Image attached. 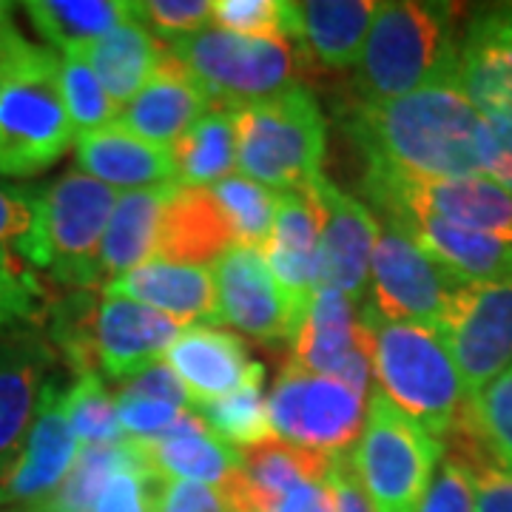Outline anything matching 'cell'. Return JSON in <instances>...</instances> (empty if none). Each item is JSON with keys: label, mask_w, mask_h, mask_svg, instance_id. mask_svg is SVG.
I'll use <instances>...</instances> for the list:
<instances>
[{"label": "cell", "mask_w": 512, "mask_h": 512, "mask_svg": "<svg viewBox=\"0 0 512 512\" xmlns=\"http://www.w3.org/2000/svg\"><path fill=\"white\" fill-rule=\"evenodd\" d=\"M208 111V97L194 83V77L165 52L157 72L134 94V100L120 109L114 123L146 143L171 148Z\"/></svg>", "instance_id": "603a6c76"}, {"label": "cell", "mask_w": 512, "mask_h": 512, "mask_svg": "<svg viewBox=\"0 0 512 512\" xmlns=\"http://www.w3.org/2000/svg\"><path fill=\"white\" fill-rule=\"evenodd\" d=\"M308 188L322 208L319 288L345 293L356 305L367 291L370 259L382 234V225L365 202L345 194L325 177H319Z\"/></svg>", "instance_id": "2e32d148"}, {"label": "cell", "mask_w": 512, "mask_h": 512, "mask_svg": "<svg viewBox=\"0 0 512 512\" xmlns=\"http://www.w3.org/2000/svg\"><path fill=\"white\" fill-rule=\"evenodd\" d=\"M165 52L168 49H163L137 18L126 20L103 37L74 49V55H80L92 66V72L97 74L117 109L128 106L134 94L146 86L148 77L163 63Z\"/></svg>", "instance_id": "f1b7e54d"}, {"label": "cell", "mask_w": 512, "mask_h": 512, "mask_svg": "<svg viewBox=\"0 0 512 512\" xmlns=\"http://www.w3.org/2000/svg\"><path fill=\"white\" fill-rule=\"evenodd\" d=\"M134 441V439H131ZM137 447V441H134ZM160 478L146 464V458L137 447V456L117 467L106 487L100 490L92 512H154V495Z\"/></svg>", "instance_id": "f35d334b"}, {"label": "cell", "mask_w": 512, "mask_h": 512, "mask_svg": "<svg viewBox=\"0 0 512 512\" xmlns=\"http://www.w3.org/2000/svg\"><path fill=\"white\" fill-rule=\"evenodd\" d=\"M66 416L80 447H100L126 439L114 396L106 390L100 373H80L66 390Z\"/></svg>", "instance_id": "e575fe53"}, {"label": "cell", "mask_w": 512, "mask_h": 512, "mask_svg": "<svg viewBox=\"0 0 512 512\" xmlns=\"http://www.w3.org/2000/svg\"><path fill=\"white\" fill-rule=\"evenodd\" d=\"M20 9L60 52H74L134 18V3L123 0H29Z\"/></svg>", "instance_id": "4dcf8cb0"}, {"label": "cell", "mask_w": 512, "mask_h": 512, "mask_svg": "<svg viewBox=\"0 0 512 512\" xmlns=\"http://www.w3.org/2000/svg\"><path fill=\"white\" fill-rule=\"evenodd\" d=\"M365 194L382 217H430L512 245V194L481 174L450 180H413L365 168Z\"/></svg>", "instance_id": "9c48e42d"}, {"label": "cell", "mask_w": 512, "mask_h": 512, "mask_svg": "<svg viewBox=\"0 0 512 512\" xmlns=\"http://www.w3.org/2000/svg\"><path fill=\"white\" fill-rule=\"evenodd\" d=\"M55 362V345L32 322L0 328V478L18 461Z\"/></svg>", "instance_id": "4fadbf2b"}, {"label": "cell", "mask_w": 512, "mask_h": 512, "mask_svg": "<svg viewBox=\"0 0 512 512\" xmlns=\"http://www.w3.org/2000/svg\"><path fill=\"white\" fill-rule=\"evenodd\" d=\"M461 282L404 231L384 222L370 259V308L387 322L441 328Z\"/></svg>", "instance_id": "8fae6325"}, {"label": "cell", "mask_w": 512, "mask_h": 512, "mask_svg": "<svg viewBox=\"0 0 512 512\" xmlns=\"http://www.w3.org/2000/svg\"><path fill=\"white\" fill-rule=\"evenodd\" d=\"M419 512H476L473 473L464 458L456 453L441 458Z\"/></svg>", "instance_id": "7bdbcfd3"}, {"label": "cell", "mask_w": 512, "mask_h": 512, "mask_svg": "<svg viewBox=\"0 0 512 512\" xmlns=\"http://www.w3.org/2000/svg\"><path fill=\"white\" fill-rule=\"evenodd\" d=\"M353 302L333 288H319L313 293L308 316L293 339V365L313 376L342 379L350 356L356 350V316Z\"/></svg>", "instance_id": "f546056e"}, {"label": "cell", "mask_w": 512, "mask_h": 512, "mask_svg": "<svg viewBox=\"0 0 512 512\" xmlns=\"http://www.w3.org/2000/svg\"><path fill=\"white\" fill-rule=\"evenodd\" d=\"M123 390L128 393H137V396H148V399H163V402L177 404V407H194L185 387L180 384V379L171 373V367L160 362V365H151L143 373L131 376Z\"/></svg>", "instance_id": "c3c4849f"}, {"label": "cell", "mask_w": 512, "mask_h": 512, "mask_svg": "<svg viewBox=\"0 0 512 512\" xmlns=\"http://www.w3.org/2000/svg\"><path fill=\"white\" fill-rule=\"evenodd\" d=\"M80 444L66 416V390L52 379L40 393L35 421L18 461L0 478V512L23 510L49 498L69 476Z\"/></svg>", "instance_id": "5bb4252c"}, {"label": "cell", "mask_w": 512, "mask_h": 512, "mask_svg": "<svg viewBox=\"0 0 512 512\" xmlns=\"http://www.w3.org/2000/svg\"><path fill=\"white\" fill-rule=\"evenodd\" d=\"M177 185L180 183L140 188V191H128L117 197L103 242H100V262H97L100 291L117 276L146 265L148 259H157L160 222Z\"/></svg>", "instance_id": "83f0119b"}, {"label": "cell", "mask_w": 512, "mask_h": 512, "mask_svg": "<svg viewBox=\"0 0 512 512\" xmlns=\"http://www.w3.org/2000/svg\"><path fill=\"white\" fill-rule=\"evenodd\" d=\"M37 191L0 183V251L18 248L35 222Z\"/></svg>", "instance_id": "7dc6e473"}, {"label": "cell", "mask_w": 512, "mask_h": 512, "mask_svg": "<svg viewBox=\"0 0 512 512\" xmlns=\"http://www.w3.org/2000/svg\"><path fill=\"white\" fill-rule=\"evenodd\" d=\"M117 202V191L83 171H69L37 188L35 222L18 251L26 265L40 268L72 291L100 288V242Z\"/></svg>", "instance_id": "5b68a950"}, {"label": "cell", "mask_w": 512, "mask_h": 512, "mask_svg": "<svg viewBox=\"0 0 512 512\" xmlns=\"http://www.w3.org/2000/svg\"><path fill=\"white\" fill-rule=\"evenodd\" d=\"M328 487L333 493V501H336V512H373L370 504H367L365 493H362V487H359V481H356L350 453L348 456L330 458Z\"/></svg>", "instance_id": "f907efd6"}, {"label": "cell", "mask_w": 512, "mask_h": 512, "mask_svg": "<svg viewBox=\"0 0 512 512\" xmlns=\"http://www.w3.org/2000/svg\"><path fill=\"white\" fill-rule=\"evenodd\" d=\"M12 9H15L12 3H6V0H0V32H3V26H6V23L12 20Z\"/></svg>", "instance_id": "816d5d0a"}, {"label": "cell", "mask_w": 512, "mask_h": 512, "mask_svg": "<svg viewBox=\"0 0 512 512\" xmlns=\"http://www.w3.org/2000/svg\"><path fill=\"white\" fill-rule=\"evenodd\" d=\"M387 225L404 231L430 256H436L450 274L476 285V282H512V245L476 231H464L430 217L390 214Z\"/></svg>", "instance_id": "4316f807"}, {"label": "cell", "mask_w": 512, "mask_h": 512, "mask_svg": "<svg viewBox=\"0 0 512 512\" xmlns=\"http://www.w3.org/2000/svg\"><path fill=\"white\" fill-rule=\"evenodd\" d=\"M74 146L55 49L0 32V177H35Z\"/></svg>", "instance_id": "7a4b0ae2"}, {"label": "cell", "mask_w": 512, "mask_h": 512, "mask_svg": "<svg viewBox=\"0 0 512 512\" xmlns=\"http://www.w3.org/2000/svg\"><path fill=\"white\" fill-rule=\"evenodd\" d=\"M319 245H322V208L311 194V188L276 194L274 234L262 248V256L282 291L296 328H302L313 293L319 291V279H322Z\"/></svg>", "instance_id": "9a60e30c"}, {"label": "cell", "mask_w": 512, "mask_h": 512, "mask_svg": "<svg viewBox=\"0 0 512 512\" xmlns=\"http://www.w3.org/2000/svg\"><path fill=\"white\" fill-rule=\"evenodd\" d=\"M478 165L481 177L512 194V123L481 114L478 123Z\"/></svg>", "instance_id": "f6af8a7d"}, {"label": "cell", "mask_w": 512, "mask_h": 512, "mask_svg": "<svg viewBox=\"0 0 512 512\" xmlns=\"http://www.w3.org/2000/svg\"><path fill=\"white\" fill-rule=\"evenodd\" d=\"M265 512H336V501L330 493L328 478H311L276 498Z\"/></svg>", "instance_id": "681fc988"}, {"label": "cell", "mask_w": 512, "mask_h": 512, "mask_svg": "<svg viewBox=\"0 0 512 512\" xmlns=\"http://www.w3.org/2000/svg\"><path fill=\"white\" fill-rule=\"evenodd\" d=\"M185 72L194 77L211 111H239L271 100L299 83L302 57L282 37H242L222 29H202L168 46Z\"/></svg>", "instance_id": "52a82bcc"}, {"label": "cell", "mask_w": 512, "mask_h": 512, "mask_svg": "<svg viewBox=\"0 0 512 512\" xmlns=\"http://www.w3.org/2000/svg\"><path fill=\"white\" fill-rule=\"evenodd\" d=\"M177 183L191 188H211L231 177L237 168V134L231 111L202 114L183 137L168 148Z\"/></svg>", "instance_id": "1f68e13d"}, {"label": "cell", "mask_w": 512, "mask_h": 512, "mask_svg": "<svg viewBox=\"0 0 512 512\" xmlns=\"http://www.w3.org/2000/svg\"><path fill=\"white\" fill-rule=\"evenodd\" d=\"M211 194L217 197L225 217L231 222L237 245L262 251L274 234V191H268L265 185L251 183L239 174V177H228L222 183L211 185Z\"/></svg>", "instance_id": "836d02e7"}, {"label": "cell", "mask_w": 512, "mask_h": 512, "mask_svg": "<svg viewBox=\"0 0 512 512\" xmlns=\"http://www.w3.org/2000/svg\"><path fill=\"white\" fill-rule=\"evenodd\" d=\"M444 444L370 387L362 436L350 450L356 481L373 512H419Z\"/></svg>", "instance_id": "ba28073f"}, {"label": "cell", "mask_w": 512, "mask_h": 512, "mask_svg": "<svg viewBox=\"0 0 512 512\" xmlns=\"http://www.w3.org/2000/svg\"><path fill=\"white\" fill-rule=\"evenodd\" d=\"M373 0H308L288 3L285 40H291L305 66L322 72H348L359 63L373 15Z\"/></svg>", "instance_id": "44dd1931"}, {"label": "cell", "mask_w": 512, "mask_h": 512, "mask_svg": "<svg viewBox=\"0 0 512 512\" xmlns=\"http://www.w3.org/2000/svg\"><path fill=\"white\" fill-rule=\"evenodd\" d=\"M60 86H63V100L72 120L74 137L89 134L97 128L111 126L117 120L120 109L111 103V97L97 80L92 66L74 52L60 55Z\"/></svg>", "instance_id": "d590c367"}, {"label": "cell", "mask_w": 512, "mask_h": 512, "mask_svg": "<svg viewBox=\"0 0 512 512\" xmlns=\"http://www.w3.org/2000/svg\"><path fill=\"white\" fill-rule=\"evenodd\" d=\"M450 441V453L470 464L473 490H476V512H512V473L498 467L487 456L484 444L478 441L473 427H464Z\"/></svg>", "instance_id": "74e56055"}, {"label": "cell", "mask_w": 512, "mask_h": 512, "mask_svg": "<svg viewBox=\"0 0 512 512\" xmlns=\"http://www.w3.org/2000/svg\"><path fill=\"white\" fill-rule=\"evenodd\" d=\"M262 384H265V367L254 373L248 382L225 393L214 402L194 407L200 413V419L208 424V430L231 444L234 450H251L265 441H274L276 433L268 419V402L262 396Z\"/></svg>", "instance_id": "d6a6232c"}, {"label": "cell", "mask_w": 512, "mask_h": 512, "mask_svg": "<svg viewBox=\"0 0 512 512\" xmlns=\"http://www.w3.org/2000/svg\"><path fill=\"white\" fill-rule=\"evenodd\" d=\"M72 148L83 174L109 188L140 191V188L177 183L171 151L134 137L120 123H111L89 134H77Z\"/></svg>", "instance_id": "cb8c5ba5"}, {"label": "cell", "mask_w": 512, "mask_h": 512, "mask_svg": "<svg viewBox=\"0 0 512 512\" xmlns=\"http://www.w3.org/2000/svg\"><path fill=\"white\" fill-rule=\"evenodd\" d=\"M163 362L180 379L194 407L237 390L262 370L239 336L205 325L180 330V336L165 350Z\"/></svg>", "instance_id": "7402d4cb"}, {"label": "cell", "mask_w": 512, "mask_h": 512, "mask_svg": "<svg viewBox=\"0 0 512 512\" xmlns=\"http://www.w3.org/2000/svg\"><path fill=\"white\" fill-rule=\"evenodd\" d=\"M214 20L222 32L242 37H282L288 26L285 0H217Z\"/></svg>", "instance_id": "60d3db41"}, {"label": "cell", "mask_w": 512, "mask_h": 512, "mask_svg": "<svg viewBox=\"0 0 512 512\" xmlns=\"http://www.w3.org/2000/svg\"><path fill=\"white\" fill-rule=\"evenodd\" d=\"M134 441L148 467L163 478L222 487L242 464V453L217 439L194 407L160 436Z\"/></svg>", "instance_id": "d4e9b609"}, {"label": "cell", "mask_w": 512, "mask_h": 512, "mask_svg": "<svg viewBox=\"0 0 512 512\" xmlns=\"http://www.w3.org/2000/svg\"><path fill=\"white\" fill-rule=\"evenodd\" d=\"M456 12L447 3H379L345 103H387L458 72Z\"/></svg>", "instance_id": "277c9868"}, {"label": "cell", "mask_w": 512, "mask_h": 512, "mask_svg": "<svg viewBox=\"0 0 512 512\" xmlns=\"http://www.w3.org/2000/svg\"><path fill=\"white\" fill-rule=\"evenodd\" d=\"M234 134L239 171L251 183L285 194L322 177L328 120L305 86L234 111Z\"/></svg>", "instance_id": "8992f818"}, {"label": "cell", "mask_w": 512, "mask_h": 512, "mask_svg": "<svg viewBox=\"0 0 512 512\" xmlns=\"http://www.w3.org/2000/svg\"><path fill=\"white\" fill-rule=\"evenodd\" d=\"M134 18L160 40H180L208 29L214 20L211 0H140L134 3Z\"/></svg>", "instance_id": "ab89813d"}, {"label": "cell", "mask_w": 512, "mask_h": 512, "mask_svg": "<svg viewBox=\"0 0 512 512\" xmlns=\"http://www.w3.org/2000/svg\"><path fill=\"white\" fill-rule=\"evenodd\" d=\"M117 404V419L128 439H154L165 433L171 424L183 419L191 407H177V404L163 402V399H148V396H137L120 387V393L114 396Z\"/></svg>", "instance_id": "ee69618b"}, {"label": "cell", "mask_w": 512, "mask_h": 512, "mask_svg": "<svg viewBox=\"0 0 512 512\" xmlns=\"http://www.w3.org/2000/svg\"><path fill=\"white\" fill-rule=\"evenodd\" d=\"M43 285L9 251H0V328L35 322L43 302Z\"/></svg>", "instance_id": "b9f144b4"}, {"label": "cell", "mask_w": 512, "mask_h": 512, "mask_svg": "<svg viewBox=\"0 0 512 512\" xmlns=\"http://www.w3.org/2000/svg\"><path fill=\"white\" fill-rule=\"evenodd\" d=\"M481 111L458 83V72L387 103H342V126L365 154L367 171L413 180L481 174Z\"/></svg>", "instance_id": "6da1fadb"}, {"label": "cell", "mask_w": 512, "mask_h": 512, "mask_svg": "<svg viewBox=\"0 0 512 512\" xmlns=\"http://www.w3.org/2000/svg\"><path fill=\"white\" fill-rule=\"evenodd\" d=\"M439 333L473 396L512 365V282L464 285Z\"/></svg>", "instance_id": "7c38bea8"}, {"label": "cell", "mask_w": 512, "mask_h": 512, "mask_svg": "<svg viewBox=\"0 0 512 512\" xmlns=\"http://www.w3.org/2000/svg\"><path fill=\"white\" fill-rule=\"evenodd\" d=\"M3 512H15V510H3Z\"/></svg>", "instance_id": "f5cc1de1"}, {"label": "cell", "mask_w": 512, "mask_h": 512, "mask_svg": "<svg viewBox=\"0 0 512 512\" xmlns=\"http://www.w3.org/2000/svg\"><path fill=\"white\" fill-rule=\"evenodd\" d=\"M359 322L370 333L373 382L402 413L447 441L470 424V390L436 328L387 322L370 305Z\"/></svg>", "instance_id": "3957f363"}, {"label": "cell", "mask_w": 512, "mask_h": 512, "mask_svg": "<svg viewBox=\"0 0 512 512\" xmlns=\"http://www.w3.org/2000/svg\"><path fill=\"white\" fill-rule=\"evenodd\" d=\"M180 330L183 328L168 316L131 299H100L94 313L97 373L111 382H128L151 365H160Z\"/></svg>", "instance_id": "ac0fdd59"}, {"label": "cell", "mask_w": 512, "mask_h": 512, "mask_svg": "<svg viewBox=\"0 0 512 512\" xmlns=\"http://www.w3.org/2000/svg\"><path fill=\"white\" fill-rule=\"evenodd\" d=\"M103 293L146 305L151 311L168 316L171 322H177L180 328L222 325L214 271L205 265L148 259L146 265L109 282Z\"/></svg>", "instance_id": "ffe728a7"}, {"label": "cell", "mask_w": 512, "mask_h": 512, "mask_svg": "<svg viewBox=\"0 0 512 512\" xmlns=\"http://www.w3.org/2000/svg\"><path fill=\"white\" fill-rule=\"evenodd\" d=\"M154 512H234V507L217 487L180 478H160Z\"/></svg>", "instance_id": "bcb514c9"}, {"label": "cell", "mask_w": 512, "mask_h": 512, "mask_svg": "<svg viewBox=\"0 0 512 512\" xmlns=\"http://www.w3.org/2000/svg\"><path fill=\"white\" fill-rule=\"evenodd\" d=\"M367 399L342 382L313 376L293 362L282 367L268 396V419L291 447L319 456H348L362 436Z\"/></svg>", "instance_id": "30bf717a"}, {"label": "cell", "mask_w": 512, "mask_h": 512, "mask_svg": "<svg viewBox=\"0 0 512 512\" xmlns=\"http://www.w3.org/2000/svg\"><path fill=\"white\" fill-rule=\"evenodd\" d=\"M217 285L220 322L254 336L259 342H293V325L282 291L268 271L262 251L234 245L211 265Z\"/></svg>", "instance_id": "e0dca14e"}, {"label": "cell", "mask_w": 512, "mask_h": 512, "mask_svg": "<svg viewBox=\"0 0 512 512\" xmlns=\"http://www.w3.org/2000/svg\"><path fill=\"white\" fill-rule=\"evenodd\" d=\"M234 245L237 239L231 222L211 188L177 185L160 222L157 259L211 268V262H217Z\"/></svg>", "instance_id": "484cf974"}, {"label": "cell", "mask_w": 512, "mask_h": 512, "mask_svg": "<svg viewBox=\"0 0 512 512\" xmlns=\"http://www.w3.org/2000/svg\"><path fill=\"white\" fill-rule=\"evenodd\" d=\"M458 83L481 114L512 123V3L470 15L458 43Z\"/></svg>", "instance_id": "d6986e66"}, {"label": "cell", "mask_w": 512, "mask_h": 512, "mask_svg": "<svg viewBox=\"0 0 512 512\" xmlns=\"http://www.w3.org/2000/svg\"><path fill=\"white\" fill-rule=\"evenodd\" d=\"M470 427L487 456L512 473V365L473 393Z\"/></svg>", "instance_id": "8d00e7d4"}]
</instances>
